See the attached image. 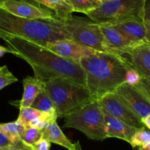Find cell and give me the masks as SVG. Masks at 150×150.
<instances>
[{
    "label": "cell",
    "instance_id": "cell-27",
    "mask_svg": "<svg viewBox=\"0 0 150 150\" xmlns=\"http://www.w3.org/2000/svg\"><path fill=\"white\" fill-rule=\"evenodd\" d=\"M149 43L150 44V0H145L144 8V21H143Z\"/></svg>",
    "mask_w": 150,
    "mask_h": 150
},
{
    "label": "cell",
    "instance_id": "cell-17",
    "mask_svg": "<svg viewBox=\"0 0 150 150\" xmlns=\"http://www.w3.org/2000/svg\"><path fill=\"white\" fill-rule=\"evenodd\" d=\"M23 96L18 104L19 108L32 106L38 95L44 89V82L35 77L26 76L23 80Z\"/></svg>",
    "mask_w": 150,
    "mask_h": 150
},
{
    "label": "cell",
    "instance_id": "cell-37",
    "mask_svg": "<svg viewBox=\"0 0 150 150\" xmlns=\"http://www.w3.org/2000/svg\"><path fill=\"white\" fill-rule=\"evenodd\" d=\"M4 1H5V0H0V4H1V3H2Z\"/></svg>",
    "mask_w": 150,
    "mask_h": 150
},
{
    "label": "cell",
    "instance_id": "cell-33",
    "mask_svg": "<svg viewBox=\"0 0 150 150\" xmlns=\"http://www.w3.org/2000/svg\"><path fill=\"white\" fill-rule=\"evenodd\" d=\"M0 150H21L19 144L13 146H5V147H0Z\"/></svg>",
    "mask_w": 150,
    "mask_h": 150
},
{
    "label": "cell",
    "instance_id": "cell-10",
    "mask_svg": "<svg viewBox=\"0 0 150 150\" xmlns=\"http://www.w3.org/2000/svg\"><path fill=\"white\" fill-rule=\"evenodd\" d=\"M113 93L120 97L141 120L150 114V102L136 86L123 83Z\"/></svg>",
    "mask_w": 150,
    "mask_h": 150
},
{
    "label": "cell",
    "instance_id": "cell-6",
    "mask_svg": "<svg viewBox=\"0 0 150 150\" xmlns=\"http://www.w3.org/2000/svg\"><path fill=\"white\" fill-rule=\"evenodd\" d=\"M66 128L82 132L91 140L107 139L104 113L98 100H95L76 112L64 117Z\"/></svg>",
    "mask_w": 150,
    "mask_h": 150
},
{
    "label": "cell",
    "instance_id": "cell-19",
    "mask_svg": "<svg viewBox=\"0 0 150 150\" xmlns=\"http://www.w3.org/2000/svg\"><path fill=\"white\" fill-rule=\"evenodd\" d=\"M51 10L60 20H66L72 16L74 10L66 0H32Z\"/></svg>",
    "mask_w": 150,
    "mask_h": 150
},
{
    "label": "cell",
    "instance_id": "cell-31",
    "mask_svg": "<svg viewBox=\"0 0 150 150\" xmlns=\"http://www.w3.org/2000/svg\"><path fill=\"white\" fill-rule=\"evenodd\" d=\"M7 53L14 55V51L13 49L10 48H6V47L2 46V45H0V58L2 57L5 54H7Z\"/></svg>",
    "mask_w": 150,
    "mask_h": 150
},
{
    "label": "cell",
    "instance_id": "cell-22",
    "mask_svg": "<svg viewBox=\"0 0 150 150\" xmlns=\"http://www.w3.org/2000/svg\"><path fill=\"white\" fill-rule=\"evenodd\" d=\"M74 12H79L87 15L101 5L99 0H66Z\"/></svg>",
    "mask_w": 150,
    "mask_h": 150
},
{
    "label": "cell",
    "instance_id": "cell-25",
    "mask_svg": "<svg viewBox=\"0 0 150 150\" xmlns=\"http://www.w3.org/2000/svg\"><path fill=\"white\" fill-rule=\"evenodd\" d=\"M18 81L17 78L13 76L6 65L0 67V90Z\"/></svg>",
    "mask_w": 150,
    "mask_h": 150
},
{
    "label": "cell",
    "instance_id": "cell-3",
    "mask_svg": "<svg viewBox=\"0 0 150 150\" xmlns=\"http://www.w3.org/2000/svg\"><path fill=\"white\" fill-rule=\"evenodd\" d=\"M60 21L24 18L0 8V35L19 37L44 47L48 42L67 39Z\"/></svg>",
    "mask_w": 150,
    "mask_h": 150
},
{
    "label": "cell",
    "instance_id": "cell-35",
    "mask_svg": "<svg viewBox=\"0 0 150 150\" xmlns=\"http://www.w3.org/2000/svg\"><path fill=\"white\" fill-rule=\"evenodd\" d=\"M139 150H150V142L149 143H147L146 144L141 146Z\"/></svg>",
    "mask_w": 150,
    "mask_h": 150
},
{
    "label": "cell",
    "instance_id": "cell-4",
    "mask_svg": "<svg viewBox=\"0 0 150 150\" xmlns=\"http://www.w3.org/2000/svg\"><path fill=\"white\" fill-rule=\"evenodd\" d=\"M44 89L55 105L57 118H64L95 101L87 86L65 78L47 81Z\"/></svg>",
    "mask_w": 150,
    "mask_h": 150
},
{
    "label": "cell",
    "instance_id": "cell-15",
    "mask_svg": "<svg viewBox=\"0 0 150 150\" xmlns=\"http://www.w3.org/2000/svg\"><path fill=\"white\" fill-rule=\"evenodd\" d=\"M107 138H117L130 144L131 139L138 129L117 120L104 112Z\"/></svg>",
    "mask_w": 150,
    "mask_h": 150
},
{
    "label": "cell",
    "instance_id": "cell-2",
    "mask_svg": "<svg viewBox=\"0 0 150 150\" xmlns=\"http://www.w3.org/2000/svg\"><path fill=\"white\" fill-rule=\"evenodd\" d=\"M85 73L86 86L94 100L113 93L125 82L129 62L123 56L96 52L79 62Z\"/></svg>",
    "mask_w": 150,
    "mask_h": 150
},
{
    "label": "cell",
    "instance_id": "cell-32",
    "mask_svg": "<svg viewBox=\"0 0 150 150\" xmlns=\"http://www.w3.org/2000/svg\"><path fill=\"white\" fill-rule=\"evenodd\" d=\"M141 122L144 124V127H146L147 128H149L150 130V114L147 116L146 117L143 119V120H141Z\"/></svg>",
    "mask_w": 150,
    "mask_h": 150
},
{
    "label": "cell",
    "instance_id": "cell-30",
    "mask_svg": "<svg viewBox=\"0 0 150 150\" xmlns=\"http://www.w3.org/2000/svg\"><path fill=\"white\" fill-rule=\"evenodd\" d=\"M16 146L12 143L2 132L0 130V147H5V146Z\"/></svg>",
    "mask_w": 150,
    "mask_h": 150
},
{
    "label": "cell",
    "instance_id": "cell-20",
    "mask_svg": "<svg viewBox=\"0 0 150 150\" xmlns=\"http://www.w3.org/2000/svg\"><path fill=\"white\" fill-rule=\"evenodd\" d=\"M26 127L17 122L8 123H0V130L6 136V137L15 145H18L21 142L22 134Z\"/></svg>",
    "mask_w": 150,
    "mask_h": 150
},
{
    "label": "cell",
    "instance_id": "cell-7",
    "mask_svg": "<svg viewBox=\"0 0 150 150\" xmlns=\"http://www.w3.org/2000/svg\"><path fill=\"white\" fill-rule=\"evenodd\" d=\"M60 28L67 39L98 52L112 54L106 45L100 26L91 19L72 16L66 20H60Z\"/></svg>",
    "mask_w": 150,
    "mask_h": 150
},
{
    "label": "cell",
    "instance_id": "cell-13",
    "mask_svg": "<svg viewBox=\"0 0 150 150\" xmlns=\"http://www.w3.org/2000/svg\"><path fill=\"white\" fill-rule=\"evenodd\" d=\"M121 33L134 48L150 45L147 40L146 32L143 22L129 21L113 26Z\"/></svg>",
    "mask_w": 150,
    "mask_h": 150
},
{
    "label": "cell",
    "instance_id": "cell-5",
    "mask_svg": "<svg viewBox=\"0 0 150 150\" xmlns=\"http://www.w3.org/2000/svg\"><path fill=\"white\" fill-rule=\"evenodd\" d=\"M144 3L145 0L106 1L86 16L103 26H115L129 21L143 22Z\"/></svg>",
    "mask_w": 150,
    "mask_h": 150
},
{
    "label": "cell",
    "instance_id": "cell-14",
    "mask_svg": "<svg viewBox=\"0 0 150 150\" xmlns=\"http://www.w3.org/2000/svg\"><path fill=\"white\" fill-rule=\"evenodd\" d=\"M149 46V45H145L132 48L124 57L139 72L142 77L150 81V51Z\"/></svg>",
    "mask_w": 150,
    "mask_h": 150
},
{
    "label": "cell",
    "instance_id": "cell-12",
    "mask_svg": "<svg viewBox=\"0 0 150 150\" xmlns=\"http://www.w3.org/2000/svg\"><path fill=\"white\" fill-rule=\"evenodd\" d=\"M105 43L112 54L124 56L134 48L130 42L113 26H100Z\"/></svg>",
    "mask_w": 150,
    "mask_h": 150
},
{
    "label": "cell",
    "instance_id": "cell-21",
    "mask_svg": "<svg viewBox=\"0 0 150 150\" xmlns=\"http://www.w3.org/2000/svg\"><path fill=\"white\" fill-rule=\"evenodd\" d=\"M31 107L51 116L57 117L55 105L45 89L38 95Z\"/></svg>",
    "mask_w": 150,
    "mask_h": 150
},
{
    "label": "cell",
    "instance_id": "cell-23",
    "mask_svg": "<svg viewBox=\"0 0 150 150\" xmlns=\"http://www.w3.org/2000/svg\"><path fill=\"white\" fill-rule=\"evenodd\" d=\"M43 131L35 128V127H26L24 132L22 134L21 142L28 146H32L38 141L42 139Z\"/></svg>",
    "mask_w": 150,
    "mask_h": 150
},
{
    "label": "cell",
    "instance_id": "cell-24",
    "mask_svg": "<svg viewBox=\"0 0 150 150\" xmlns=\"http://www.w3.org/2000/svg\"><path fill=\"white\" fill-rule=\"evenodd\" d=\"M150 142V132L146 130L145 128L138 129L135 131V134L131 139V142L129 144L133 148L137 146H142Z\"/></svg>",
    "mask_w": 150,
    "mask_h": 150
},
{
    "label": "cell",
    "instance_id": "cell-9",
    "mask_svg": "<svg viewBox=\"0 0 150 150\" xmlns=\"http://www.w3.org/2000/svg\"><path fill=\"white\" fill-rule=\"evenodd\" d=\"M0 8L24 18L54 21H60L51 10L25 1L5 0L0 4Z\"/></svg>",
    "mask_w": 150,
    "mask_h": 150
},
{
    "label": "cell",
    "instance_id": "cell-16",
    "mask_svg": "<svg viewBox=\"0 0 150 150\" xmlns=\"http://www.w3.org/2000/svg\"><path fill=\"white\" fill-rule=\"evenodd\" d=\"M43 139L49 141L50 143H54L63 146L68 150H82L79 142L74 144L65 136L63 132L55 122L49 123L48 127L43 132Z\"/></svg>",
    "mask_w": 150,
    "mask_h": 150
},
{
    "label": "cell",
    "instance_id": "cell-28",
    "mask_svg": "<svg viewBox=\"0 0 150 150\" xmlns=\"http://www.w3.org/2000/svg\"><path fill=\"white\" fill-rule=\"evenodd\" d=\"M134 86H136L138 89H139L150 102V81L149 79L142 77L140 83Z\"/></svg>",
    "mask_w": 150,
    "mask_h": 150
},
{
    "label": "cell",
    "instance_id": "cell-18",
    "mask_svg": "<svg viewBox=\"0 0 150 150\" xmlns=\"http://www.w3.org/2000/svg\"><path fill=\"white\" fill-rule=\"evenodd\" d=\"M57 119V117L56 116H51L32 107H27V108H20V112L16 122L21 125L24 126L25 127H28L29 124L35 120H44V121L52 122H55Z\"/></svg>",
    "mask_w": 150,
    "mask_h": 150
},
{
    "label": "cell",
    "instance_id": "cell-36",
    "mask_svg": "<svg viewBox=\"0 0 150 150\" xmlns=\"http://www.w3.org/2000/svg\"><path fill=\"white\" fill-rule=\"evenodd\" d=\"M101 3L102 2H106V1H113V0H99Z\"/></svg>",
    "mask_w": 150,
    "mask_h": 150
},
{
    "label": "cell",
    "instance_id": "cell-34",
    "mask_svg": "<svg viewBox=\"0 0 150 150\" xmlns=\"http://www.w3.org/2000/svg\"><path fill=\"white\" fill-rule=\"evenodd\" d=\"M19 148H20L21 150H32L29 147V146H27L26 144H24L22 142L19 144Z\"/></svg>",
    "mask_w": 150,
    "mask_h": 150
},
{
    "label": "cell",
    "instance_id": "cell-26",
    "mask_svg": "<svg viewBox=\"0 0 150 150\" xmlns=\"http://www.w3.org/2000/svg\"><path fill=\"white\" fill-rule=\"evenodd\" d=\"M141 79H142V76L140 74L139 72L135 67H132L129 62V65L126 72V76H125V83L131 86H136L140 83Z\"/></svg>",
    "mask_w": 150,
    "mask_h": 150
},
{
    "label": "cell",
    "instance_id": "cell-38",
    "mask_svg": "<svg viewBox=\"0 0 150 150\" xmlns=\"http://www.w3.org/2000/svg\"><path fill=\"white\" fill-rule=\"evenodd\" d=\"M149 51H150V45H149Z\"/></svg>",
    "mask_w": 150,
    "mask_h": 150
},
{
    "label": "cell",
    "instance_id": "cell-29",
    "mask_svg": "<svg viewBox=\"0 0 150 150\" xmlns=\"http://www.w3.org/2000/svg\"><path fill=\"white\" fill-rule=\"evenodd\" d=\"M29 147L32 150H49L51 147V143L42 138L33 145L29 146Z\"/></svg>",
    "mask_w": 150,
    "mask_h": 150
},
{
    "label": "cell",
    "instance_id": "cell-8",
    "mask_svg": "<svg viewBox=\"0 0 150 150\" xmlns=\"http://www.w3.org/2000/svg\"><path fill=\"white\" fill-rule=\"evenodd\" d=\"M98 101L103 111L112 117L136 129L144 127L141 119L115 93L108 94Z\"/></svg>",
    "mask_w": 150,
    "mask_h": 150
},
{
    "label": "cell",
    "instance_id": "cell-11",
    "mask_svg": "<svg viewBox=\"0 0 150 150\" xmlns=\"http://www.w3.org/2000/svg\"><path fill=\"white\" fill-rule=\"evenodd\" d=\"M45 47L57 55L74 62L77 64H79L82 59L90 57L97 52L76 41L69 39H63L48 42Z\"/></svg>",
    "mask_w": 150,
    "mask_h": 150
},
{
    "label": "cell",
    "instance_id": "cell-1",
    "mask_svg": "<svg viewBox=\"0 0 150 150\" xmlns=\"http://www.w3.org/2000/svg\"><path fill=\"white\" fill-rule=\"evenodd\" d=\"M14 55L25 60L36 79L45 83L57 77L65 78L86 86L85 73L79 64L63 58L46 47L19 37L0 35Z\"/></svg>",
    "mask_w": 150,
    "mask_h": 150
}]
</instances>
